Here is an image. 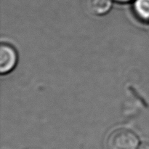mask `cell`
<instances>
[{"label": "cell", "mask_w": 149, "mask_h": 149, "mask_svg": "<svg viewBox=\"0 0 149 149\" xmlns=\"http://www.w3.org/2000/svg\"><path fill=\"white\" fill-rule=\"evenodd\" d=\"M139 139L134 132L126 128L115 130L107 140L109 149H138Z\"/></svg>", "instance_id": "obj_1"}, {"label": "cell", "mask_w": 149, "mask_h": 149, "mask_svg": "<svg viewBox=\"0 0 149 149\" xmlns=\"http://www.w3.org/2000/svg\"><path fill=\"white\" fill-rule=\"evenodd\" d=\"M17 61V52L14 48L7 44H1L0 47V72L7 74L13 71Z\"/></svg>", "instance_id": "obj_2"}, {"label": "cell", "mask_w": 149, "mask_h": 149, "mask_svg": "<svg viewBox=\"0 0 149 149\" xmlns=\"http://www.w3.org/2000/svg\"><path fill=\"white\" fill-rule=\"evenodd\" d=\"M85 5L92 14L103 15L110 10L111 1V0H85Z\"/></svg>", "instance_id": "obj_3"}, {"label": "cell", "mask_w": 149, "mask_h": 149, "mask_svg": "<svg viewBox=\"0 0 149 149\" xmlns=\"http://www.w3.org/2000/svg\"><path fill=\"white\" fill-rule=\"evenodd\" d=\"M134 13L141 21L149 23V0H135Z\"/></svg>", "instance_id": "obj_4"}, {"label": "cell", "mask_w": 149, "mask_h": 149, "mask_svg": "<svg viewBox=\"0 0 149 149\" xmlns=\"http://www.w3.org/2000/svg\"><path fill=\"white\" fill-rule=\"evenodd\" d=\"M138 149H149V144L148 143H143L138 146Z\"/></svg>", "instance_id": "obj_5"}, {"label": "cell", "mask_w": 149, "mask_h": 149, "mask_svg": "<svg viewBox=\"0 0 149 149\" xmlns=\"http://www.w3.org/2000/svg\"><path fill=\"white\" fill-rule=\"evenodd\" d=\"M113 1L119 3H127V2H130V1H132V0H113Z\"/></svg>", "instance_id": "obj_6"}]
</instances>
